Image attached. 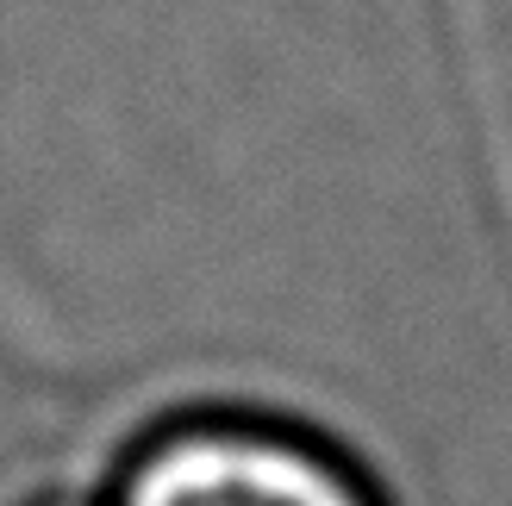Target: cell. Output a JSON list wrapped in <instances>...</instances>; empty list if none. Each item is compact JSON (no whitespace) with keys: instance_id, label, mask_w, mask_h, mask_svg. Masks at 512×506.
Instances as JSON below:
<instances>
[{"instance_id":"obj_2","label":"cell","mask_w":512,"mask_h":506,"mask_svg":"<svg viewBox=\"0 0 512 506\" xmlns=\"http://www.w3.org/2000/svg\"><path fill=\"white\" fill-rule=\"evenodd\" d=\"M38 506H82V500H38Z\"/></svg>"},{"instance_id":"obj_1","label":"cell","mask_w":512,"mask_h":506,"mask_svg":"<svg viewBox=\"0 0 512 506\" xmlns=\"http://www.w3.org/2000/svg\"><path fill=\"white\" fill-rule=\"evenodd\" d=\"M119 506H369L344 463L263 419H175L132 450Z\"/></svg>"}]
</instances>
